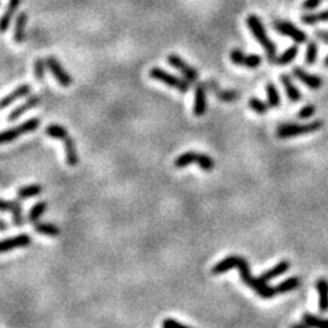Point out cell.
<instances>
[{
    "instance_id": "1",
    "label": "cell",
    "mask_w": 328,
    "mask_h": 328,
    "mask_svg": "<svg viewBox=\"0 0 328 328\" xmlns=\"http://www.w3.org/2000/svg\"><path fill=\"white\" fill-rule=\"evenodd\" d=\"M47 136L55 140H60L64 147V152H66V161L70 167H77V164L80 163V156H78V151H77L76 142L72 140L70 134H68L67 129L60 126V124H49L45 129Z\"/></svg>"
},
{
    "instance_id": "2",
    "label": "cell",
    "mask_w": 328,
    "mask_h": 328,
    "mask_svg": "<svg viewBox=\"0 0 328 328\" xmlns=\"http://www.w3.org/2000/svg\"><path fill=\"white\" fill-rule=\"evenodd\" d=\"M238 269H240V276L241 279L244 280V283L250 288H253L259 294V297H261V298H272L275 294H278L276 288L268 286L265 280H263L261 278H254L250 274L248 261L245 260L244 257H241L240 263H238Z\"/></svg>"
},
{
    "instance_id": "3",
    "label": "cell",
    "mask_w": 328,
    "mask_h": 328,
    "mask_svg": "<svg viewBox=\"0 0 328 328\" xmlns=\"http://www.w3.org/2000/svg\"><path fill=\"white\" fill-rule=\"evenodd\" d=\"M246 24H248V28L250 29V32L253 33V36L256 37V40L259 41L261 47L265 49V53H267V56H268L269 62H275L276 47L272 41H271V39L267 36L264 25H263V22L260 21V18L252 14V15L248 16Z\"/></svg>"
},
{
    "instance_id": "4",
    "label": "cell",
    "mask_w": 328,
    "mask_h": 328,
    "mask_svg": "<svg viewBox=\"0 0 328 328\" xmlns=\"http://www.w3.org/2000/svg\"><path fill=\"white\" fill-rule=\"evenodd\" d=\"M149 76L151 78L155 81H159L161 84L167 85L170 88L175 89L180 93H188L190 90V82H189L186 78H180V77H176L171 72L166 71L160 67H153L151 71H149Z\"/></svg>"
},
{
    "instance_id": "5",
    "label": "cell",
    "mask_w": 328,
    "mask_h": 328,
    "mask_svg": "<svg viewBox=\"0 0 328 328\" xmlns=\"http://www.w3.org/2000/svg\"><path fill=\"white\" fill-rule=\"evenodd\" d=\"M39 126H40V118L36 116V118H30L22 124H18L15 127L7 129V130L0 133V145L8 144V142H11V141L16 140V138L25 136V134L34 132Z\"/></svg>"
},
{
    "instance_id": "6",
    "label": "cell",
    "mask_w": 328,
    "mask_h": 328,
    "mask_svg": "<svg viewBox=\"0 0 328 328\" xmlns=\"http://www.w3.org/2000/svg\"><path fill=\"white\" fill-rule=\"evenodd\" d=\"M323 127V120H315L306 124H283L278 129V137L279 138H291V137L311 134Z\"/></svg>"
},
{
    "instance_id": "7",
    "label": "cell",
    "mask_w": 328,
    "mask_h": 328,
    "mask_svg": "<svg viewBox=\"0 0 328 328\" xmlns=\"http://www.w3.org/2000/svg\"><path fill=\"white\" fill-rule=\"evenodd\" d=\"M272 26L278 30V33L282 34V36L290 37L291 40L296 41L297 44H302V43H305V41L308 40L306 33H304L301 29H298L293 24L287 22V21H275L272 24Z\"/></svg>"
},
{
    "instance_id": "8",
    "label": "cell",
    "mask_w": 328,
    "mask_h": 328,
    "mask_svg": "<svg viewBox=\"0 0 328 328\" xmlns=\"http://www.w3.org/2000/svg\"><path fill=\"white\" fill-rule=\"evenodd\" d=\"M168 63L171 64L172 67L176 68L178 71H180V74L189 81V82H196L198 80V71L196 68H193L188 62H185L180 56H178L176 53H170L167 56Z\"/></svg>"
},
{
    "instance_id": "9",
    "label": "cell",
    "mask_w": 328,
    "mask_h": 328,
    "mask_svg": "<svg viewBox=\"0 0 328 328\" xmlns=\"http://www.w3.org/2000/svg\"><path fill=\"white\" fill-rule=\"evenodd\" d=\"M45 62H47V67L49 68V71L52 72V76L59 82V85H62L63 88H68L72 84L71 76L64 70V67L60 64V62L56 59L55 56H48L45 59Z\"/></svg>"
},
{
    "instance_id": "10",
    "label": "cell",
    "mask_w": 328,
    "mask_h": 328,
    "mask_svg": "<svg viewBox=\"0 0 328 328\" xmlns=\"http://www.w3.org/2000/svg\"><path fill=\"white\" fill-rule=\"evenodd\" d=\"M30 244H32V238L29 234H18L15 236H10L0 241V254L11 252L14 249L28 248Z\"/></svg>"
},
{
    "instance_id": "11",
    "label": "cell",
    "mask_w": 328,
    "mask_h": 328,
    "mask_svg": "<svg viewBox=\"0 0 328 328\" xmlns=\"http://www.w3.org/2000/svg\"><path fill=\"white\" fill-rule=\"evenodd\" d=\"M230 58H231V62L234 64L245 66V67L248 68H257L261 64V62H263L261 56L256 55V53L246 55L241 49H232L231 52H230Z\"/></svg>"
},
{
    "instance_id": "12",
    "label": "cell",
    "mask_w": 328,
    "mask_h": 328,
    "mask_svg": "<svg viewBox=\"0 0 328 328\" xmlns=\"http://www.w3.org/2000/svg\"><path fill=\"white\" fill-rule=\"evenodd\" d=\"M40 103H41V97L39 96V95L29 96L28 99L22 103V104H20L16 108H14L11 112H10V114H8L7 120L8 122H14V120L20 119L21 116L24 115V114H26V112L30 111V110L36 108L37 105L40 104Z\"/></svg>"
},
{
    "instance_id": "13",
    "label": "cell",
    "mask_w": 328,
    "mask_h": 328,
    "mask_svg": "<svg viewBox=\"0 0 328 328\" xmlns=\"http://www.w3.org/2000/svg\"><path fill=\"white\" fill-rule=\"evenodd\" d=\"M32 92V86L29 84H24V85H20V86H16L12 92H10L8 95L3 97V99H0V110H4L10 107L12 103H15L16 100H20V99H24V97L29 96Z\"/></svg>"
},
{
    "instance_id": "14",
    "label": "cell",
    "mask_w": 328,
    "mask_h": 328,
    "mask_svg": "<svg viewBox=\"0 0 328 328\" xmlns=\"http://www.w3.org/2000/svg\"><path fill=\"white\" fill-rule=\"evenodd\" d=\"M293 76L296 77L297 80H300L302 84H305L308 88H311L312 90H317V89L321 88L323 85V80H321L319 76H315V74H311V72L305 71L304 68L301 67H294L293 68Z\"/></svg>"
},
{
    "instance_id": "15",
    "label": "cell",
    "mask_w": 328,
    "mask_h": 328,
    "mask_svg": "<svg viewBox=\"0 0 328 328\" xmlns=\"http://www.w3.org/2000/svg\"><path fill=\"white\" fill-rule=\"evenodd\" d=\"M207 111V92L203 84H198L194 89V103H193V114L196 116H203Z\"/></svg>"
},
{
    "instance_id": "16",
    "label": "cell",
    "mask_w": 328,
    "mask_h": 328,
    "mask_svg": "<svg viewBox=\"0 0 328 328\" xmlns=\"http://www.w3.org/2000/svg\"><path fill=\"white\" fill-rule=\"evenodd\" d=\"M29 15L26 11H21L18 14L15 20V26H14V36L12 40L16 44H22L25 41V36H26V26H28Z\"/></svg>"
},
{
    "instance_id": "17",
    "label": "cell",
    "mask_w": 328,
    "mask_h": 328,
    "mask_svg": "<svg viewBox=\"0 0 328 328\" xmlns=\"http://www.w3.org/2000/svg\"><path fill=\"white\" fill-rule=\"evenodd\" d=\"M21 4V0H8L6 11L0 16V33H6L11 25V20L15 15V11L18 10Z\"/></svg>"
},
{
    "instance_id": "18",
    "label": "cell",
    "mask_w": 328,
    "mask_h": 328,
    "mask_svg": "<svg viewBox=\"0 0 328 328\" xmlns=\"http://www.w3.org/2000/svg\"><path fill=\"white\" fill-rule=\"evenodd\" d=\"M280 82L283 84L284 89H286V93H287V96L288 99H290V101H293V103H298V101L302 99V95H301V92L298 90V88H297L296 85H294V82H293L291 80V77L288 76V74H282L280 76Z\"/></svg>"
},
{
    "instance_id": "19",
    "label": "cell",
    "mask_w": 328,
    "mask_h": 328,
    "mask_svg": "<svg viewBox=\"0 0 328 328\" xmlns=\"http://www.w3.org/2000/svg\"><path fill=\"white\" fill-rule=\"evenodd\" d=\"M241 257L240 256H228L226 259H223L222 261H219L215 267L212 268L213 275H222V274H226L227 271L232 268H238V263H240Z\"/></svg>"
},
{
    "instance_id": "20",
    "label": "cell",
    "mask_w": 328,
    "mask_h": 328,
    "mask_svg": "<svg viewBox=\"0 0 328 328\" xmlns=\"http://www.w3.org/2000/svg\"><path fill=\"white\" fill-rule=\"evenodd\" d=\"M290 269V261L287 260H283L278 263L275 267L272 268H269L268 271H265V272L261 274V279L265 280V282H269V280L275 279V278H279L280 275H283L286 274Z\"/></svg>"
},
{
    "instance_id": "21",
    "label": "cell",
    "mask_w": 328,
    "mask_h": 328,
    "mask_svg": "<svg viewBox=\"0 0 328 328\" xmlns=\"http://www.w3.org/2000/svg\"><path fill=\"white\" fill-rule=\"evenodd\" d=\"M44 192V188L39 184H32V185H25V186H21L18 190H16V197L20 200H29L32 197H36L39 194Z\"/></svg>"
},
{
    "instance_id": "22",
    "label": "cell",
    "mask_w": 328,
    "mask_h": 328,
    "mask_svg": "<svg viewBox=\"0 0 328 328\" xmlns=\"http://www.w3.org/2000/svg\"><path fill=\"white\" fill-rule=\"evenodd\" d=\"M316 288L319 291V308L320 312H328V282L325 279H319L316 282Z\"/></svg>"
},
{
    "instance_id": "23",
    "label": "cell",
    "mask_w": 328,
    "mask_h": 328,
    "mask_svg": "<svg viewBox=\"0 0 328 328\" xmlns=\"http://www.w3.org/2000/svg\"><path fill=\"white\" fill-rule=\"evenodd\" d=\"M12 215V223L15 227H22L25 224V219H24V208L20 203V198L18 200L12 201V209L11 212Z\"/></svg>"
},
{
    "instance_id": "24",
    "label": "cell",
    "mask_w": 328,
    "mask_h": 328,
    "mask_svg": "<svg viewBox=\"0 0 328 328\" xmlns=\"http://www.w3.org/2000/svg\"><path fill=\"white\" fill-rule=\"evenodd\" d=\"M34 230L36 232L45 236H58L60 234L59 227L52 223H34Z\"/></svg>"
},
{
    "instance_id": "25",
    "label": "cell",
    "mask_w": 328,
    "mask_h": 328,
    "mask_svg": "<svg viewBox=\"0 0 328 328\" xmlns=\"http://www.w3.org/2000/svg\"><path fill=\"white\" fill-rule=\"evenodd\" d=\"M302 24L305 25H316L319 22H328V10L315 12V14H306L301 16Z\"/></svg>"
},
{
    "instance_id": "26",
    "label": "cell",
    "mask_w": 328,
    "mask_h": 328,
    "mask_svg": "<svg viewBox=\"0 0 328 328\" xmlns=\"http://www.w3.org/2000/svg\"><path fill=\"white\" fill-rule=\"evenodd\" d=\"M197 155H198V153L193 152V151L182 153V155H179V156L176 157L175 161H174V166H175L176 168L188 167V166H190V164L196 163Z\"/></svg>"
},
{
    "instance_id": "27",
    "label": "cell",
    "mask_w": 328,
    "mask_h": 328,
    "mask_svg": "<svg viewBox=\"0 0 328 328\" xmlns=\"http://www.w3.org/2000/svg\"><path fill=\"white\" fill-rule=\"evenodd\" d=\"M297 55H298V47H297V45H293V47H290L288 49H286L282 55L276 56L275 62L278 64H280V66H284V64L291 63L293 60L297 58Z\"/></svg>"
},
{
    "instance_id": "28",
    "label": "cell",
    "mask_w": 328,
    "mask_h": 328,
    "mask_svg": "<svg viewBox=\"0 0 328 328\" xmlns=\"http://www.w3.org/2000/svg\"><path fill=\"white\" fill-rule=\"evenodd\" d=\"M47 207H48V204H47L45 201H39L37 204L33 205L32 208H30V211H29V222H30V223H36L37 220L41 217V215L47 211Z\"/></svg>"
},
{
    "instance_id": "29",
    "label": "cell",
    "mask_w": 328,
    "mask_h": 328,
    "mask_svg": "<svg viewBox=\"0 0 328 328\" xmlns=\"http://www.w3.org/2000/svg\"><path fill=\"white\" fill-rule=\"evenodd\" d=\"M302 320L308 327H315V328H328V320L327 319H321V317H317L312 313H305L302 316Z\"/></svg>"
},
{
    "instance_id": "30",
    "label": "cell",
    "mask_w": 328,
    "mask_h": 328,
    "mask_svg": "<svg viewBox=\"0 0 328 328\" xmlns=\"http://www.w3.org/2000/svg\"><path fill=\"white\" fill-rule=\"evenodd\" d=\"M300 286V278H297V276H293V278H288V279L283 280V282H280L278 286H276V293L278 294H282V293H288L294 290Z\"/></svg>"
},
{
    "instance_id": "31",
    "label": "cell",
    "mask_w": 328,
    "mask_h": 328,
    "mask_svg": "<svg viewBox=\"0 0 328 328\" xmlns=\"http://www.w3.org/2000/svg\"><path fill=\"white\" fill-rule=\"evenodd\" d=\"M319 56V45L316 41H309L308 47H306V52H305V62L306 64H313L317 60Z\"/></svg>"
},
{
    "instance_id": "32",
    "label": "cell",
    "mask_w": 328,
    "mask_h": 328,
    "mask_svg": "<svg viewBox=\"0 0 328 328\" xmlns=\"http://www.w3.org/2000/svg\"><path fill=\"white\" fill-rule=\"evenodd\" d=\"M267 97H268L269 107H274V108L279 107L280 105V95H279V92H278V89H276L275 85L271 84V82L267 85Z\"/></svg>"
},
{
    "instance_id": "33",
    "label": "cell",
    "mask_w": 328,
    "mask_h": 328,
    "mask_svg": "<svg viewBox=\"0 0 328 328\" xmlns=\"http://www.w3.org/2000/svg\"><path fill=\"white\" fill-rule=\"evenodd\" d=\"M196 163L204 171H212L213 168H215V161H213L212 157L208 156V155H204V153H198L197 155Z\"/></svg>"
},
{
    "instance_id": "34",
    "label": "cell",
    "mask_w": 328,
    "mask_h": 328,
    "mask_svg": "<svg viewBox=\"0 0 328 328\" xmlns=\"http://www.w3.org/2000/svg\"><path fill=\"white\" fill-rule=\"evenodd\" d=\"M212 90L215 92V95L219 97V100L226 101V103L238 100V97H240V95H238V92H236V90H220V89L217 90L216 86H215V88H212Z\"/></svg>"
},
{
    "instance_id": "35",
    "label": "cell",
    "mask_w": 328,
    "mask_h": 328,
    "mask_svg": "<svg viewBox=\"0 0 328 328\" xmlns=\"http://www.w3.org/2000/svg\"><path fill=\"white\" fill-rule=\"evenodd\" d=\"M268 105L269 104H265L264 101L257 99V97H252V99L249 100V107L256 112V114H259V115H264V114H267V112H268Z\"/></svg>"
},
{
    "instance_id": "36",
    "label": "cell",
    "mask_w": 328,
    "mask_h": 328,
    "mask_svg": "<svg viewBox=\"0 0 328 328\" xmlns=\"http://www.w3.org/2000/svg\"><path fill=\"white\" fill-rule=\"evenodd\" d=\"M45 68H47V62L44 59H37L34 62V76L40 84H44Z\"/></svg>"
},
{
    "instance_id": "37",
    "label": "cell",
    "mask_w": 328,
    "mask_h": 328,
    "mask_svg": "<svg viewBox=\"0 0 328 328\" xmlns=\"http://www.w3.org/2000/svg\"><path fill=\"white\" fill-rule=\"evenodd\" d=\"M315 112H316L315 105H305L298 112V118H301V119H308V118L315 115Z\"/></svg>"
},
{
    "instance_id": "38",
    "label": "cell",
    "mask_w": 328,
    "mask_h": 328,
    "mask_svg": "<svg viewBox=\"0 0 328 328\" xmlns=\"http://www.w3.org/2000/svg\"><path fill=\"white\" fill-rule=\"evenodd\" d=\"M161 325H163L164 328H189V325L184 324V323H179V321H176L174 320V319H171V317H168V319H166V320L161 323Z\"/></svg>"
},
{
    "instance_id": "39",
    "label": "cell",
    "mask_w": 328,
    "mask_h": 328,
    "mask_svg": "<svg viewBox=\"0 0 328 328\" xmlns=\"http://www.w3.org/2000/svg\"><path fill=\"white\" fill-rule=\"evenodd\" d=\"M321 4V0H304V3H302V10L305 11H312L315 8H317Z\"/></svg>"
},
{
    "instance_id": "40",
    "label": "cell",
    "mask_w": 328,
    "mask_h": 328,
    "mask_svg": "<svg viewBox=\"0 0 328 328\" xmlns=\"http://www.w3.org/2000/svg\"><path fill=\"white\" fill-rule=\"evenodd\" d=\"M12 201H7L0 198V212H11Z\"/></svg>"
},
{
    "instance_id": "41",
    "label": "cell",
    "mask_w": 328,
    "mask_h": 328,
    "mask_svg": "<svg viewBox=\"0 0 328 328\" xmlns=\"http://www.w3.org/2000/svg\"><path fill=\"white\" fill-rule=\"evenodd\" d=\"M315 36L319 39V40H321L324 44H328V32H325V30H316L315 32Z\"/></svg>"
},
{
    "instance_id": "42",
    "label": "cell",
    "mask_w": 328,
    "mask_h": 328,
    "mask_svg": "<svg viewBox=\"0 0 328 328\" xmlns=\"http://www.w3.org/2000/svg\"><path fill=\"white\" fill-rule=\"evenodd\" d=\"M8 230V224L4 222L3 219H0V231L4 232V231H7Z\"/></svg>"
},
{
    "instance_id": "43",
    "label": "cell",
    "mask_w": 328,
    "mask_h": 328,
    "mask_svg": "<svg viewBox=\"0 0 328 328\" xmlns=\"http://www.w3.org/2000/svg\"><path fill=\"white\" fill-rule=\"evenodd\" d=\"M324 66L325 67H328V55H327V58L324 59Z\"/></svg>"
}]
</instances>
